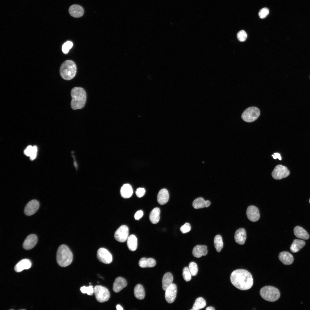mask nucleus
<instances>
[{
  "label": "nucleus",
  "instance_id": "obj_30",
  "mask_svg": "<svg viewBox=\"0 0 310 310\" xmlns=\"http://www.w3.org/2000/svg\"><path fill=\"white\" fill-rule=\"evenodd\" d=\"M134 294L135 297L140 300L143 299L145 297V291L143 286L140 284H137L135 287Z\"/></svg>",
  "mask_w": 310,
  "mask_h": 310
},
{
  "label": "nucleus",
  "instance_id": "obj_16",
  "mask_svg": "<svg viewBox=\"0 0 310 310\" xmlns=\"http://www.w3.org/2000/svg\"><path fill=\"white\" fill-rule=\"evenodd\" d=\"M32 263L28 259H24L19 261L15 266L14 269L16 272H20L24 270L28 269L31 266Z\"/></svg>",
  "mask_w": 310,
  "mask_h": 310
},
{
  "label": "nucleus",
  "instance_id": "obj_12",
  "mask_svg": "<svg viewBox=\"0 0 310 310\" xmlns=\"http://www.w3.org/2000/svg\"><path fill=\"white\" fill-rule=\"evenodd\" d=\"M177 293V287L175 284H172L165 290V298L169 303H173L175 299Z\"/></svg>",
  "mask_w": 310,
  "mask_h": 310
},
{
  "label": "nucleus",
  "instance_id": "obj_24",
  "mask_svg": "<svg viewBox=\"0 0 310 310\" xmlns=\"http://www.w3.org/2000/svg\"><path fill=\"white\" fill-rule=\"evenodd\" d=\"M120 194L122 197L128 198L132 195L133 190L131 185L128 184H124L120 189Z\"/></svg>",
  "mask_w": 310,
  "mask_h": 310
},
{
  "label": "nucleus",
  "instance_id": "obj_3",
  "mask_svg": "<svg viewBox=\"0 0 310 310\" xmlns=\"http://www.w3.org/2000/svg\"><path fill=\"white\" fill-rule=\"evenodd\" d=\"M73 259V254L68 247L64 244L60 246L56 254V260L58 264L61 267H65L71 263Z\"/></svg>",
  "mask_w": 310,
  "mask_h": 310
},
{
  "label": "nucleus",
  "instance_id": "obj_15",
  "mask_svg": "<svg viewBox=\"0 0 310 310\" xmlns=\"http://www.w3.org/2000/svg\"><path fill=\"white\" fill-rule=\"evenodd\" d=\"M69 12L71 16L74 18H78L83 15L84 11L81 6L78 5L74 4L70 6Z\"/></svg>",
  "mask_w": 310,
  "mask_h": 310
},
{
  "label": "nucleus",
  "instance_id": "obj_45",
  "mask_svg": "<svg viewBox=\"0 0 310 310\" xmlns=\"http://www.w3.org/2000/svg\"><path fill=\"white\" fill-rule=\"evenodd\" d=\"M86 286H83L82 287L80 288V290L81 292L84 294L86 293Z\"/></svg>",
  "mask_w": 310,
  "mask_h": 310
},
{
  "label": "nucleus",
  "instance_id": "obj_17",
  "mask_svg": "<svg viewBox=\"0 0 310 310\" xmlns=\"http://www.w3.org/2000/svg\"><path fill=\"white\" fill-rule=\"evenodd\" d=\"M234 239L238 244L240 245L244 244L246 239V234L245 229L242 228L237 229L235 232Z\"/></svg>",
  "mask_w": 310,
  "mask_h": 310
},
{
  "label": "nucleus",
  "instance_id": "obj_49",
  "mask_svg": "<svg viewBox=\"0 0 310 310\" xmlns=\"http://www.w3.org/2000/svg\"></svg>",
  "mask_w": 310,
  "mask_h": 310
},
{
  "label": "nucleus",
  "instance_id": "obj_31",
  "mask_svg": "<svg viewBox=\"0 0 310 310\" xmlns=\"http://www.w3.org/2000/svg\"><path fill=\"white\" fill-rule=\"evenodd\" d=\"M205 300L202 297L197 298L195 300L192 309L191 310H198L204 308L206 305Z\"/></svg>",
  "mask_w": 310,
  "mask_h": 310
},
{
  "label": "nucleus",
  "instance_id": "obj_10",
  "mask_svg": "<svg viewBox=\"0 0 310 310\" xmlns=\"http://www.w3.org/2000/svg\"><path fill=\"white\" fill-rule=\"evenodd\" d=\"M129 229L127 226L122 225L115 231L114 234L115 239L120 242H124L128 237Z\"/></svg>",
  "mask_w": 310,
  "mask_h": 310
},
{
  "label": "nucleus",
  "instance_id": "obj_11",
  "mask_svg": "<svg viewBox=\"0 0 310 310\" xmlns=\"http://www.w3.org/2000/svg\"><path fill=\"white\" fill-rule=\"evenodd\" d=\"M39 203L36 199L32 200L29 202L25 206L24 212L25 214L30 216L35 214L39 207Z\"/></svg>",
  "mask_w": 310,
  "mask_h": 310
},
{
  "label": "nucleus",
  "instance_id": "obj_28",
  "mask_svg": "<svg viewBox=\"0 0 310 310\" xmlns=\"http://www.w3.org/2000/svg\"><path fill=\"white\" fill-rule=\"evenodd\" d=\"M127 245L129 249L131 251H135L137 247V239L135 236L131 235L128 236L127 239Z\"/></svg>",
  "mask_w": 310,
  "mask_h": 310
},
{
  "label": "nucleus",
  "instance_id": "obj_32",
  "mask_svg": "<svg viewBox=\"0 0 310 310\" xmlns=\"http://www.w3.org/2000/svg\"><path fill=\"white\" fill-rule=\"evenodd\" d=\"M214 244L217 251L220 252L223 246L222 238L221 235H217L215 236L214 239Z\"/></svg>",
  "mask_w": 310,
  "mask_h": 310
},
{
  "label": "nucleus",
  "instance_id": "obj_36",
  "mask_svg": "<svg viewBox=\"0 0 310 310\" xmlns=\"http://www.w3.org/2000/svg\"><path fill=\"white\" fill-rule=\"evenodd\" d=\"M237 37L239 41L244 42L246 40L247 37V35L245 31L241 30L237 33Z\"/></svg>",
  "mask_w": 310,
  "mask_h": 310
},
{
  "label": "nucleus",
  "instance_id": "obj_46",
  "mask_svg": "<svg viewBox=\"0 0 310 310\" xmlns=\"http://www.w3.org/2000/svg\"><path fill=\"white\" fill-rule=\"evenodd\" d=\"M116 309L117 310H123L122 307L119 305H117L116 306Z\"/></svg>",
  "mask_w": 310,
  "mask_h": 310
},
{
  "label": "nucleus",
  "instance_id": "obj_34",
  "mask_svg": "<svg viewBox=\"0 0 310 310\" xmlns=\"http://www.w3.org/2000/svg\"><path fill=\"white\" fill-rule=\"evenodd\" d=\"M182 274L183 279L186 281L188 282L191 280L192 275L187 267H185L183 268Z\"/></svg>",
  "mask_w": 310,
  "mask_h": 310
},
{
  "label": "nucleus",
  "instance_id": "obj_18",
  "mask_svg": "<svg viewBox=\"0 0 310 310\" xmlns=\"http://www.w3.org/2000/svg\"><path fill=\"white\" fill-rule=\"evenodd\" d=\"M127 286L126 280L123 278L119 277L116 278L113 285V290L114 292L117 293Z\"/></svg>",
  "mask_w": 310,
  "mask_h": 310
},
{
  "label": "nucleus",
  "instance_id": "obj_2",
  "mask_svg": "<svg viewBox=\"0 0 310 310\" xmlns=\"http://www.w3.org/2000/svg\"><path fill=\"white\" fill-rule=\"evenodd\" d=\"M71 95L72 109L77 110L82 108L85 105L86 98V94L84 89L81 87H74L71 90Z\"/></svg>",
  "mask_w": 310,
  "mask_h": 310
},
{
  "label": "nucleus",
  "instance_id": "obj_4",
  "mask_svg": "<svg viewBox=\"0 0 310 310\" xmlns=\"http://www.w3.org/2000/svg\"><path fill=\"white\" fill-rule=\"evenodd\" d=\"M76 70V65L73 61L71 60H66L61 66L60 74L63 79L70 80L75 76Z\"/></svg>",
  "mask_w": 310,
  "mask_h": 310
},
{
  "label": "nucleus",
  "instance_id": "obj_21",
  "mask_svg": "<svg viewBox=\"0 0 310 310\" xmlns=\"http://www.w3.org/2000/svg\"><path fill=\"white\" fill-rule=\"evenodd\" d=\"M169 195L167 190L165 189H161L158 193L157 196V201L160 205L166 204L168 201Z\"/></svg>",
  "mask_w": 310,
  "mask_h": 310
},
{
  "label": "nucleus",
  "instance_id": "obj_20",
  "mask_svg": "<svg viewBox=\"0 0 310 310\" xmlns=\"http://www.w3.org/2000/svg\"><path fill=\"white\" fill-rule=\"evenodd\" d=\"M208 253L207 247L204 245H197L195 246L192 251L193 256L199 258L202 256H205Z\"/></svg>",
  "mask_w": 310,
  "mask_h": 310
},
{
  "label": "nucleus",
  "instance_id": "obj_33",
  "mask_svg": "<svg viewBox=\"0 0 310 310\" xmlns=\"http://www.w3.org/2000/svg\"><path fill=\"white\" fill-rule=\"evenodd\" d=\"M189 269L192 276H195L198 272V267L197 264L194 262H191L189 264Z\"/></svg>",
  "mask_w": 310,
  "mask_h": 310
},
{
  "label": "nucleus",
  "instance_id": "obj_40",
  "mask_svg": "<svg viewBox=\"0 0 310 310\" xmlns=\"http://www.w3.org/2000/svg\"><path fill=\"white\" fill-rule=\"evenodd\" d=\"M146 191L143 188H139L136 189L135 193L138 197H141L143 196L145 194Z\"/></svg>",
  "mask_w": 310,
  "mask_h": 310
},
{
  "label": "nucleus",
  "instance_id": "obj_7",
  "mask_svg": "<svg viewBox=\"0 0 310 310\" xmlns=\"http://www.w3.org/2000/svg\"><path fill=\"white\" fill-rule=\"evenodd\" d=\"M94 288V293L97 300L100 303L107 301L110 297V294L108 289L101 285H96Z\"/></svg>",
  "mask_w": 310,
  "mask_h": 310
},
{
  "label": "nucleus",
  "instance_id": "obj_14",
  "mask_svg": "<svg viewBox=\"0 0 310 310\" xmlns=\"http://www.w3.org/2000/svg\"><path fill=\"white\" fill-rule=\"evenodd\" d=\"M37 241L38 238L36 235H30L27 237L24 241L22 245L23 247L25 250L30 249L35 246Z\"/></svg>",
  "mask_w": 310,
  "mask_h": 310
},
{
  "label": "nucleus",
  "instance_id": "obj_37",
  "mask_svg": "<svg viewBox=\"0 0 310 310\" xmlns=\"http://www.w3.org/2000/svg\"><path fill=\"white\" fill-rule=\"evenodd\" d=\"M269 10L266 8H263L261 9L258 13L259 17L262 19L264 18L268 15Z\"/></svg>",
  "mask_w": 310,
  "mask_h": 310
},
{
  "label": "nucleus",
  "instance_id": "obj_22",
  "mask_svg": "<svg viewBox=\"0 0 310 310\" xmlns=\"http://www.w3.org/2000/svg\"><path fill=\"white\" fill-rule=\"evenodd\" d=\"M210 204L209 200L205 201L202 197H199L195 199L193 202L192 206L195 209L208 207Z\"/></svg>",
  "mask_w": 310,
  "mask_h": 310
},
{
  "label": "nucleus",
  "instance_id": "obj_48",
  "mask_svg": "<svg viewBox=\"0 0 310 310\" xmlns=\"http://www.w3.org/2000/svg\"><path fill=\"white\" fill-rule=\"evenodd\" d=\"M309 203L310 204V198L309 200Z\"/></svg>",
  "mask_w": 310,
  "mask_h": 310
},
{
  "label": "nucleus",
  "instance_id": "obj_41",
  "mask_svg": "<svg viewBox=\"0 0 310 310\" xmlns=\"http://www.w3.org/2000/svg\"><path fill=\"white\" fill-rule=\"evenodd\" d=\"M32 147L33 146L30 145L27 146L25 149L24 153L26 155L28 156H30L32 152Z\"/></svg>",
  "mask_w": 310,
  "mask_h": 310
},
{
  "label": "nucleus",
  "instance_id": "obj_38",
  "mask_svg": "<svg viewBox=\"0 0 310 310\" xmlns=\"http://www.w3.org/2000/svg\"><path fill=\"white\" fill-rule=\"evenodd\" d=\"M191 229L190 224L188 223H186L181 227L180 230L182 233H185L189 232Z\"/></svg>",
  "mask_w": 310,
  "mask_h": 310
},
{
  "label": "nucleus",
  "instance_id": "obj_39",
  "mask_svg": "<svg viewBox=\"0 0 310 310\" xmlns=\"http://www.w3.org/2000/svg\"><path fill=\"white\" fill-rule=\"evenodd\" d=\"M37 152V147L36 146L32 147V149L31 154L30 156V159L31 160H34L36 157Z\"/></svg>",
  "mask_w": 310,
  "mask_h": 310
},
{
  "label": "nucleus",
  "instance_id": "obj_23",
  "mask_svg": "<svg viewBox=\"0 0 310 310\" xmlns=\"http://www.w3.org/2000/svg\"><path fill=\"white\" fill-rule=\"evenodd\" d=\"M294 233L297 237L305 240L308 239L309 235L308 232L303 228L297 226L294 229Z\"/></svg>",
  "mask_w": 310,
  "mask_h": 310
},
{
  "label": "nucleus",
  "instance_id": "obj_43",
  "mask_svg": "<svg viewBox=\"0 0 310 310\" xmlns=\"http://www.w3.org/2000/svg\"><path fill=\"white\" fill-rule=\"evenodd\" d=\"M143 213L141 210L137 211L134 215V218L135 220H138L143 216Z\"/></svg>",
  "mask_w": 310,
  "mask_h": 310
},
{
  "label": "nucleus",
  "instance_id": "obj_47",
  "mask_svg": "<svg viewBox=\"0 0 310 310\" xmlns=\"http://www.w3.org/2000/svg\"><path fill=\"white\" fill-rule=\"evenodd\" d=\"M206 310H214L215 309L213 307L210 306L206 308Z\"/></svg>",
  "mask_w": 310,
  "mask_h": 310
},
{
  "label": "nucleus",
  "instance_id": "obj_27",
  "mask_svg": "<svg viewBox=\"0 0 310 310\" xmlns=\"http://www.w3.org/2000/svg\"><path fill=\"white\" fill-rule=\"evenodd\" d=\"M304 241L300 239H295L293 241L290 248L291 251L293 253L299 251L305 245Z\"/></svg>",
  "mask_w": 310,
  "mask_h": 310
},
{
  "label": "nucleus",
  "instance_id": "obj_19",
  "mask_svg": "<svg viewBox=\"0 0 310 310\" xmlns=\"http://www.w3.org/2000/svg\"><path fill=\"white\" fill-rule=\"evenodd\" d=\"M280 260L285 265H290L293 262L294 258L292 255L287 251L280 252L279 255Z\"/></svg>",
  "mask_w": 310,
  "mask_h": 310
},
{
  "label": "nucleus",
  "instance_id": "obj_42",
  "mask_svg": "<svg viewBox=\"0 0 310 310\" xmlns=\"http://www.w3.org/2000/svg\"><path fill=\"white\" fill-rule=\"evenodd\" d=\"M94 293V288L93 286L90 285L86 287V293L88 295H92Z\"/></svg>",
  "mask_w": 310,
  "mask_h": 310
},
{
  "label": "nucleus",
  "instance_id": "obj_9",
  "mask_svg": "<svg viewBox=\"0 0 310 310\" xmlns=\"http://www.w3.org/2000/svg\"><path fill=\"white\" fill-rule=\"evenodd\" d=\"M97 256L98 260L104 264H109L112 261V255L105 248H101L99 249L97 251Z\"/></svg>",
  "mask_w": 310,
  "mask_h": 310
},
{
  "label": "nucleus",
  "instance_id": "obj_8",
  "mask_svg": "<svg viewBox=\"0 0 310 310\" xmlns=\"http://www.w3.org/2000/svg\"><path fill=\"white\" fill-rule=\"evenodd\" d=\"M287 168L281 165H277L272 173L273 178L276 180H280L288 177L290 174Z\"/></svg>",
  "mask_w": 310,
  "mask_h": 310
},
{
  "label": "nucleus",
  "instance_id": "obj_35",
  "mask_svg": "<svg viewBox=\"0 0 310 310\" xmlns=\"http://www.w3.org/2000/svg\"><path fill=\"white\" fill-rule=\"evenodd\" d=\"M73 43L70 41H67L65 42L62 45V50L65 54L67 53L69 50L73 46Z\"/></svg>",
  "mask_w": 310,
  "mask_h": 310
},
{
  "label": "nucleus",
  "instance_id": "obj_5",
  "mask_svg": "<svg viewBox=\"0 0 310 310\" xmlns=\"http://www.w3.org/2000/svg\"><path fill=\"white\" fill-rule=\"evenodd\" d=\"M260 294L264 299L271 302L276 301L280 296L279 290L271 286H266L262 288L260 291Z\"/></svg>",
  "mask_w": 310,
  "mask_h": 310
},
{
  "label": "nucleus",
  "instance_id": "obj_13",
  "mask_svg": "<svg viewBox=\"0 0 310 310\" xmlns=\"http://www.w3.org/2000/svg\"><path fill=\"white\" fill-rule=\"evenodd\" d=\"M246 214L248 219L253 222L257 221L260 218L258 209L253 206H250L248 207L247 210Z\"/></svg>",
  "mask_w": 310,
  "mask_h": 310
},
{
  "label": "nucleus",
  "instance_id": "obj_1",
  "mask_svg": "<svg viewBox=\"0 0 310 310\" xmlns=\"http://www.w3.org/2000/svg\"><path fill=\"white\" fill-rule=\"evenodd\" d=\"M232 284L236 288L241 290L250 289L253 284L251 274L244 269H237L234 271L230 276Z\"/></svg>",
  "mask_w": 310,
  "mask_h": 310
},
{
  "label": "nucleus",
  "instance_id": "obj_29",
  "mask_svg": "<svg viewBox=\"0 0 310 310\" xmlns=\"http://www.w3.org/2000/svg\"><path fill=\"white\" fill-rule=\"evenodd\" d=\"M160 210L158 208L153 209L150 213L149 218L151 222L153 224L157 223L160 220Z\"/></svg>",
  "mask_w": 310,
  "mask_h": 310
},
{
  "label": "nucleus",
  "instance_id": "obj_44",
  "mask_svg": "<svg viewBox=\"0 0 310 310\" xmlns=\"http://www.w3.org/2000/svg\"><path fill=\"white\" fill-rule=\"evenodd\" d=\"M272 156L274 159H276L278 158L280 160H281L282 158L280 155L278 153H274V154L272 155Z\"/></svg>",
  "mask_w": 310,
  "mask_h": 310
},
{
  "label": "nucleus",
  "instance_id": "obj_26",
  "mask_svg": "<svg viewBox=\"0 0 310 310\" xmlns=\"http://www.w3.org/2000/svg\"><path fill=\"white\" fill-rule=\"evenodd\" d=\"M156 264L155 260L152 258H142L140 260L139 265L142 268H151L154 267Z\"/></svg>",
  "mask_w": 310,
  "mask_h": 310
},
{
  "label": "nucleus",
  "instance_id": "obj_25",
  "mask_svg": "<svg viewBox=\"0 0 310 310\" xmlns=\"http://www.w3.org/2000/svg\"><path fill=\"white\" fill-rule=\"evenodd\" d=\"M173 277L172 275L170 272L165 273L164 275L162 280V288L165 291L173 283Z\"/></svg>",
  "mask_w": 310,
  "mask_h": 310
},
{
  "label": "nucleus",
  "instance_id": "obj_6",
  "mask_svg": "<svg viewBox=\"0 0 310 310\" xmlns=\"http://www.w3.org/2000/svg\"><path fill=\"white\" fill-rule=\"evenodd\" d=\"M260 112L258 108L251 106L246 109L242 114L241 118L244 121L250 123L256 120L259 117Z\"/></svg>",
  "mask_w": 310,
  "mask_h": 310
}]
</instances>
